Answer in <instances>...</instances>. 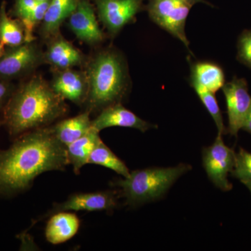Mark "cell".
<instances>
[{
    "mask_svg": "<svg viewBox=\"0 0 251 251\" xmlns=\"http://www.w3.org/2000/svg\"><path fill=\"white\" fill-rule=\"evenodd\" d=\"M38 3L36 0H15L11 14L22 23L29 17Z\"/></svg>",
    "mask_w": 251,
    "mask_h": 251,
    "instance_id": "cell-25",
    "label": "cell"
},
{
    "mask_svg": "<svg viewBox=\"0 0 251 251\" xmlns=\"http://www.w3.org/2000/svg\"><path fill=\"white\" fill-rule=\"evenodd\" d=\"M84 70L88 94L84 106L90 114L122 103L130 87L128 67L121 52L113 48L98 50L87 58Z\"/></svg>",
    "mask_w": 251,
    "mask_h": 251,
    "instance_id": "cell-3",
    "label": "cell"
},
{
    "mask_svg": "<svg viewBox=\"0 0 251 251\" xmlns=\"http://www.w3.org/2000/svg\"><path fill=\"white\" fill-rule=\"evenodd\" d=\"M144 0H93L99 21L114 38L126 25L134 22L144 9Z\"/></svg>",
    "mask_w": 251,
    "mask_h": 251,
    "instance_id": "cell-8",
    "label": "cell"
},
{
    "mask_svg": "<svg viewBox=\"0 0 251 251\" xmlns=\"http://www.w3.org/2000/svg\"><path fill=\"white\" fill-rule=\"evenodd\" d=\"M190 83L191 87L198 86L215 94L226 83L224 70L216 63H194L191 65Z\"/></svg>",
    "mask_w": 251,
    "mask_h": 251,
    "instance_id": "cell-18",
    "label": "cell"
},
{
    "mask_svg": "<svg viewBox=\"0 0 251 251\" xmlns=\"http://www.w3.org/2000/svg\"><path fill=\"white\" fill-rule=\"evenodd\" d=\"M5 50H6V47H5L4 44H2L0 42V57L4 54Z\"/></svg>",
    "mask_w": 251,
    "mask_h": 251,
    "instance_id": "cell-29",
    "label": "cell"
},
{
    "mask_svg": "<svg viewBox=\"0 0 251 251\" xmlns=\"http://www.w3.org/2000/svg\"><path fill=\"white\" fill-rule=\"evenodd\" d=\"M89 164L97 165L109 168L117 174L127 177L130 174L129 169L125 163L100 140L91 153Z\"/></svg>",
    "mask_w": 251,
    "mask_h": 251,
    "instance_id": "cell-21",
    "label": "cell"
},
{
    "mask_svg": "<svg viewBox=\"0 0 251 251\" xmlns=\"http://www.w3.org/2000/svg\"><path fill=\"white\" fill-rule=\"evenodd\" d=\"M43 64H45L44 51L36 40L6 47L0 57V79L11 81L29 77Z\"/></svg>",
    "mask_w": 251,
    "mask_h": 251,
    "instance_id": "cell-5",
    "label": "cell"
},
{
    "mask_svg": "<svg viewBox=\"0 0 251 251\" xmlns=\"http://www.w3.org/2000/svg\"><path fill=\"white\" fill-rule=\"evenodd\" d=\"M244 184L245 185V186H247L248 188H249V191H250V192L251 193V181L244 183Z\"/></svg>",
    "mask_w": 251,
    "mask_h": 251,
    "instance_id": "cell-30",
    "label": "cell"
},
{
    "mask_svg": "<svg viewBox=\"0 0 251 251\" xmlns=\"http://www.w3.org/2000/svg\"><path fill=\"white\" fill-rule=\"evenodd\" d=\"M126 127L145 132L156 126L142 120L133 112L125 108L122 103L113 104L103 109L94 120L92 127L100 132L109 127Z\"/></svg>",
    "mask_w": 251,
    "mask_h": 251,
    "instance_id": "cell-14",
    "label": "cell"
},
{
    "mask_svg": "<svg viewBox=\"0 0 251 251\" xmlns=\"http://www.w3.org/2000/svg\"><path fill=\"white\" fill-rule=\"evenodd\" d=\"M222 90L228 115L227 131L237 137L251 108V96L249 93L247 80L234 77L230 82L225 83Z\"/></svg>",
    "mask_w": 251,
    "mask_h": 251,
    "instance_id": "cell-10",
    "label": "cell"
},
{
    "mask_svg": "<svg viewBox=\"0 0 251 251\" xmlns=\"http://www.w3.org/2000/svg\"><path fill=\"white\" fill-rule=\"evenodd\" d=\"M99 133L100 132L94 129L92 127L87 134L66 148L69 165H72L75 175L80 174L82 167L88 164L91 153L96 145L101 140Z\"/></svg>",
    "mask_w": 251,
    "mask_h": 251,
    "instance_id": "cell-19",
    "label": "cell"
},
{
    "mask_svg": "<svg viewBox=\"0 0 251 251\" xmlns=\"http://www.w3.org/2000/svg\"><path fill=\"white\" fill-rule=\"evenodd\" d=\"M50 85L57 95L79 106H84L88 94L89 85L85 70L74 69L53 70Z\"/></svg>",
    "mask_w": 251,
    "mask_h": 251,
    "instance_id": "cell-13",
    "label": "cell"
},
{
    "mask_svg": "<svg viewBox=\"0 0 251 251\" xmlns=\"http://www.w3.org/2000/svg\"><path fill=\"white\" fill-rule=\"evenodd\" d=\"M231 174L243 184L251 181V153L239 149V152L235 154L234 166Z\"/></svg>",
    "mask_w": 251,
    "mask_h": 251,
    "instance_id": "cell-23",
    "label": "cell"
},
{
    "mask_svg": "<svg viewBox=\"0 0 251 251\" xmlns=\"http://www.w3.org/2000/svg\"><path fill=\"white\" fill-rule=\"evenodd\" d=\"M68 165L67 150L50 126L27 132L0 150V198L24 192L39 175L64 171Z\"/></svg>",
    "mask_w": 251,
    "mask_h": 251,
    "instance_id": "cell-1",
    "label": "cell"
},
{
    "mask_svg": "<svg viewBox=\"0 0 251 251\" xmlns=\"http://www.w3.org/2000/svg\"><path fill=\"white\" fill-rule=\"evenodd\" d=\"M36 1H37L38 2H41V1H46V0H36Z\"/></svg>",
    "mask_w": 251,
    "mask_h": 251,
    "instance_id": "cell-32",
    "label": "cell"
},
{
    "mask_svg": "<svg viewBox=\"0 0 251 251\" xmlns=\"http://www.w3.org/2000/svg\"><path fill=\"white\" fill-rule=\"evenodd\" d=\"M80 221L76 214L60 211L50 216L46 224V240L53 245L63 244L72 239L78 232Z\"/></svg>",
    "mask_w": 251,
    "mask_h": 251,
    "instance_id": "cell-15",
    "label": "cell"
},
{
    "mask_svg": "<svg viewBox=\"0 0 251 251\" xmlns=\"http://www.w3.org/2000/svg\"><path fill=\"white\" fill-rule=\"evenodd\" d=\"M68 26L77 39L88 45L98 46L105 39L91 0H77L75 11L69 16Z\"/></svg>",
    "mask_w": 251,
    "mask_h": 251,
    "instance_id": "cell-11",
    "label": "cell"
},
{
    "mask_svg": "<svg viewBox=\"0 0 251 251\" xmlns=\"http://www.w3.org/2000/svg\"><path fill=\"white\" fill-rule=\"evenodd\" d=\"M242 129L249 132V133L251 134V108L250 111H249V114H248L244 126H243Z\"/></svg>",
    "mask_w": 251,
    "mask_h": 251,
    "instance_id": "cell-27",
    "label": "cell"
},
{
    "mask_svg": "<svg viewBox=\"0 0 251 251\" xmlns=\"http://www.w3.org/2000/svg\"><path fill=\"white\" fill-rule=\"evenodd\" d=\"M191 6L181 0H149L150 19L162 29L179 39L189 49L185 25Z\"/></svg>",
    "mask_w": 251,
    "mask_h": 251,
    "instance_id": "cell-6",
    "label": "cell"
},
{
    "mask_svg": "<svg viewBox=\"0 0 251 251\" xmlns=\"http://www.w3.org/2000/svg\"><path fill=\"white\" fill-rule=\"evenodd\" d=\"M45 64L51 71L65 70L75 67H84L88 57L72 43L67 40L61 33L45 41Z\"/></svg>",
    "mask_w": 251,
    "mask_h": 251,
    "instance_id": "cell-12",
    "label": "cell"
},
{
    "mask_svg": "<svg viewBox=\"0 0 251 251\" xmlns=\"http://www.w3.org/2000/svg\"><path fill=\"white\" fill-rule=\"evenodd\" d=\"M191 169L190 165L179 164L171 168L137 170L110 184L120 188L127 205L135 207L163 197L175 181Z\"/></svg>",
    "mask_w": 251,
    "mask_h": 251,
    "instance_id": "cell-4",
    "label": "cell"
},
{
    "mask_svg": "<svg viewBox=\"0 0 251 251\" xmlns=\"http://www.w3.org/2000/svg\"><path fill=\"white\" fill-rule=\"evenodd\" d=\"M2 126H3V122L1 121H1H0V128H1V127Z\"/></svg>",
    "mask_w": 251,
    "mask_h": 251,
    "instance_id": "cell-31",
    "label": "cell"
},
{
    "mask_svg": "<svg viewBox=\"0 0 251 251\" xmlns=\"http://www.w3.org/2000/svg\"><path fill=\"white\" fill-rule=\"evenodd\" d=\"M222 136L218 133L214 144L203 150V166L208 177L216 187L223 191H229L232 184L227 176L233 170L236 153L226 145Z\"/></svg>",
    "mask_w": 251,
    "mask_h": 251,
    "instance_id": "cell-7",
    "label": "cell"
},
{
    "mask_svg": "<svg viewBox=\"0 0 251 251\" xmlns=\"http://www.w3.org/2000/svg\"><path fill=\"white\" fill-rule=\"evenodd\" d=\"M120 197V190L74 193L64 202L54 203L50 210L42 216V219L50 217L60 211H85L91 212L114 210L118 206V200Z\"/></svg>",
    "mask_w": 251,
    "mask_h": 251,
    "instance_id": "cell-9",
    "label": "cell"
},
{
    "mask_svg": "<svg viewBox=\"0 0 251 251\" xmlns=\"http://www.w3.org/2000/svg\"><path fill=\"white\" fill-rule=\"evenodd\" d=\"M90 115L85 110L76 116L60 120L55 125L50 126V128L59 143L67 148L90 131L92 128Z\"/></svg>",
    "mask_w": 251,
    "mask_h": 251,
    "instance_id": "cell-17",
    "label": "cell"
},
{
    "mask_svg": "<svg viewBox=\"0 0 251 251\" xmlns=\"http://www.w3.org/2000/svg\"><path fill=\"white\" fill-rule=\"evenodd\" d=\"M77 0H50L44 20L40 24L39 34L46 40L60 32L64 21L72 14L77 6Z\"/></svg>",
    "mask_w": 251,
    "mask_h": 251,
    "instance_id": "cell-16",
    "label": "cell"
},
{
    "mask_svg": "<svg viewBox=\"0 0 251 251\" xmlns=\"http://www.w3.org/2000/svg\"><path fill=\"white\" fill-rule=\"evenodd\" d=\"M237 59L251 69V29L243 31L237 44Z\"/></svg>",
    "mask_w": 251,
    "mask_h": 251,
    "instance_id": "cell-24",
    "label": "cell"
},
{
    "mask_svg": "<svg viewBox=\"0 0 251 251\" xmlns=\"http://www.w3.org/2000/svg\"><path fill=\"white\" fill-rule=\"evenodd\" d=\"M69 106L40 74L29 75L16 87L2 110L1 121L11 138L49 127L65 116Z\"/></svg>",
    "mask_w": 251,
    "mask_h": 251,
    "instance_id": "cell-2",
    "label": "cell"
},
{
    "mask_svg": "<svg viewBox=\"0 0 251 251\" xmlns=\"http://www.w3.org/2000/svg\"><path fill=\"white\" fill-rule=\"evenodd\" d=\"M181 1H184V2L187 3V4L191 5V6L193 5L198 4V3H204V4H208L204 0H181Z\"/></svg>",
    "mask_w": 251,
    "mask_h": 251,
    "instance_id": "cell-28",
    "label": "cell"
},
{
    "mask_svg": "<svg viewBox=\"0 0 251 251\" xmlns=\"http://www.w3.org/2000/svg\"><path fill=\"white\" fill-rule=\"evenodd\" d=\"M0 42L6 47H16L26 42L25 30L21 21L10 17L6 2L0 6Z\"/></svg>",
    "mask_w": 251,
    "mask_h": 251,
    "instance_id": "cell-20",
    "label": "cell"
},
{
    "mask_svg": "<svg viewBox=\"0 0 251 251\" xmlns=\"http://www.w3.org/2000/svg\"><path fill=\"white\" fill-rule=\"evenodd\" d=\"M16 86L11 81L0 79V111H2L16 90Z\"/></svg>",
    "mask_w": 251,
    "mask_h": 251,
    "instance_id": "cell-26",
    "label": "cell"
},
{
    "mask_svg": "<svg viewBox=\"0 0 251 251\" xmlns=\"http://www.w3.org/2000/svg\"><path fill=\"white\" fill-rule=\"evenodd\" d=\"M193 88L215 122L218 128V133L222 135L226 134L227 133V130L225 127L222 113L220 110L214 93L198 86H195Z\"/></svg>",
    "mask_w": 251,
    "mask_h": 251,
    "instance_id": "cell-22",
    "label": "cell"
}]
</instances>
